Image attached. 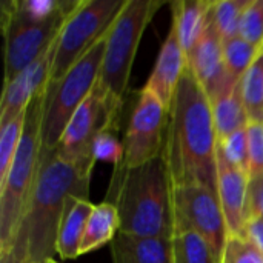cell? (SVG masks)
<instances>
[{
    "label": "cell",
    "mask_w": 263,
    "mask_h": 263,
    "mask_svg": "<svg viewBox=\"0 0 263 263\" xmlns=\"http://www.w3.org/2000/svg\"><path fill=\"white\" fill-rule=\"evenodd\" d=\"M217 145L213 105L186 66L170 108L163 149L173 188L200 185L217 194Z\"/></svg>",
    "instance_id": "6da1fadb"
},
{
    "label": "cell",
    "mask_w": 263,
    "mask_h": 263,
    "mask_svg": "<svg viewBox=\"0 0 263 263\" xmlns=\"http://www.w3.org/2000/svg\"><path fill=\"white\" fill-rule=\"evenodd\" d=\"M91 176L55 151L40 159L34 191L9 253L0 263H46L54 259L59 225L69 196L88 199Z\"/></svg>",
    "instance_id": "7a4b0ae2"
},
{
    "label": "cell",
    "mask_w": 263,
    "mask_h": 263,
    "mask_svg": "<svg viewBox=\"0 0 263 263\" xmlns=\"http://www.w3.org/2000/svg\"><path fill=\"white\" fill-rule=\"evenodd\" d=\"M108 202L120 217V233L137 237H173V183L165 154L128 170H114Z\"/></svg>",
    "instance_id": "3957f363"
},
{
    "label": "cell",
    "mask_w": 263,
    "mask_h": 263,
    "mask_svg": "<svg viewBox=\"0 0 263 263\" xmlns=\"http://www.w3.org/2000/svg\"><path fill=\"white\" fill-rule=\"evenodd\" d=\"M46 89L48 85L32 97L26 108L18 149L6 177L0 183V259L9 253L14 243L37 180Z\"/></svg>",
    "instance_id": "277c9868"
},
{
    "label": "cell",
    "mask_w": 263,
    "mask_h": 263,
    "mask_svg": "<svg viewBox=\"0 0 263 263\" xmlns=\"http://www.w3.org/2000/svg\"><path fill=\"white\" fill-rule=\"evenodd\" d=\"M163 3V0H126L106 34L97 83L106 94L125 100L139 43L148 23Z\"/></svg>",
    "instance_id": "5b68a950"
},
{
    "label": "cell",
    "mask_w": 263,
    "mask_h": 263,
    "mask_svg": "<svg viewBox=\"0 0 263 263\" xmlns=\"http://www.w3.org/2000/svg\"><path fill=\"white\" fill-rule=\"evenodd\" d=\"M106 35L97 42L66 74L46 89V102L42 122V153L40 159L52 153L69 120L99 83V76L105 55Z\"/></svg>",
    "instance_id": "8992f818"
},
{
    "label": "cell",
    "mask_w": 263,
    "mask_h": 263,
    "mask_svg": "<svg viewBox=\"0 0 263 263\" xmlns=\"http://www.w3.org/2000/svg\"><path fill=\"white\" fill-rule=\"evenodd\" d=\"M126 0H76L59 32L49 85L65 74L109 31Z\"/></svg>",
    "instance_id": "52a82bcc"
},
{
    "label": "cell",
    "mask_w": 263,
    "mask_h": 263,
    "mask_svg": "<svg viewBox=\"0 0 263 263\" xmlns=\"http://www.w3.org/2000/svg\"><path fill=\"white\" fill-rule=\"evenodd\" d=\"M123 102L106 94L99 85L79 106L69 120L57 148L54 149L63 160L77 165L91 176L96 160L92 145L97 136L111 123L120 120Z\"/></svg>",
    "instance_id": "ba28073f"
},
{
    "label": "cell",
    "mask_w": 263,
    "mask_h": 263,
    "mask_svg": "<svg viewBox=\"0 0 263 263\" xmlns=\"http://www.w3.org/2000/svg\"><path fill=\"white\" fill-rule=\"evenodd\" d=\"M74 2L42 23H29L18 18L2 5V28L5 35V83L35 62L57 39Z\"/></svg>",
    "instance_id": "9c48e42d"
},
{
    "label": "cell",
    "mask_w": 263,
    "mask_h": 263,
    "mask_svg": "<svg viewBox=\"0 0 263 263\" xmlns=\"http://www.w3.org/2000/svg\"><path fill=\"white\" fill-rule=\"evenodd\" d=\"M174 230L183 228L200 234L222 262L230 237L219 196L206 186L188 185L173 188Z\"/></svg>",
    "instance_id": "30bf717a"
},
{
    "label": "cell",
    "mask_w": 263,
    "mask_h": 263,
    "mask_svg": "<svg viewBox=\"0 0 263 263\" xmlns=\"http://www.w3.org/2000/svg\"><path fill=\"white\" fill-rule=\"evenodd\" d=\"M170 111L145 88L139 91L123 139V162L119 170L145 165L163 154Z\"/></svg>",
    "instance_id": "8fae6325"
},
{
    "label": "cell",
    "mask_w": 263,
    "mask_h": 263,
    "mask_svg": "<svg viewBox=\"0 0 263 263\" xmlns=\"http://www.w3.org/2000/svg\"><path fill=\"white\" fill-rule=\"evenodd\" d=\"M188 68L193 71L211 103L230 92L237 83V80L231 79L227 71L223 59V42L214 26L211 11L203 35L188 59Z\"/></svg>",
    "instance_id": "7c38bea8"
},
{
    "label": "cell",
    "mask_w": 263,
    "mask_h": 263,
    "mask_svg": "<svg viewBox=\"0 0 263 263\" xmlns=\"http://www.w3.org/2000/svg\"><path fill=\"white\" fill-rule=\"evenodd\" d=\"M55 45L57 39L35 62L25 68L20 74H17L11 82L5 83L0 102V126L6 125L18 114H22L28 108L32 97L49 83V76L55 55Z\"/></svg>",
    "instance_id": "4fadbf2b"
},
{
    "label": "cell",
    "mask_w": 263,
    "mask_h": 263,
    "mask_svg": "<svg viewBox=\"0 0 263 263\" xmlns=\"http://www.w3.org/2000/svg\"><path fill=\"white\" fill-rule=\"evenodd\" d=\"M248 174L231 165L217 145V196L228 233L234 237L245 236L248 220Z\"/></svg>",
    "instance_id": "5bb4252c"
},
{
    "label": "cell",
    "mask_w": 263,
    "mask_h": 263,
    "mask_svg": "<svg viewBox=\"0 0 263 263\" xmlns=\"http://www.w3.org/2000/svg\"><path fill=\"white\" fill-rule=\"evenodd\" d=\"M188 66V59L180 46L176 29L171 26L170 32L162 43L153 72L143 86L146 91L156 96V99L170 111L174 94L180 83V79Z\"/></svg>",
    "instance_id": "9a60e30c"
},
{
    "label": "cell",
    "mask_w": 263,
    "mask_h": 263,
    "mask_svg": "<svg viewBox=\"0 0 263 263\" xmlns=\"http://www.w3.org/2000/svg\"><path fill=\"white\" fill-rule=\"evenodd\" d=\"M112 263H174L173 237H137L120 233L111 242Z\"/></svg>",
    "instance_id": "2e32d148"
},
{
    "label": "cell",
    "mask_w": 263,
    "mask_h": 263,
    "mask_svg": "<svg viewBox=\"0 0 263 263\" xmlns=\"http://www.w3.org/2000/svg\"><path fill=\"white\" fill-rule=\"evenodd\" d=\"M94 205L79 196H69L59 225L55 251L63 260L77 259L80 256V243L86 230L88 219Z\"/></svg>",
    "instance_id": "e0dca14e"
},
{
    "label": "cell",
    "mask_w": 263,
    "mask_h": 263,
    "mask_svg": "<svg viewBox=\"0 0 263 263\" xmlns=\"http://www.w3.org/2000/svg\"><path fill=\"white\" fill-rule=\"evenodd\" d=\"M211 6L213 2L208 0H176L171 3V26L176 29L177 39L186 59H190L203 35Z\"/></svg>",
    "instance_id": "ac0fdd59"
},
{
    "label": "cell",
    "mask_w": 263,
    "mask_h": 263,
    "mask_svg": "<svg viewBox=\"0 0 263 263\" xmlns=\"http://www.w3.org/2000/svg\"><path fill=\"white\" fill-rule=\"evenodd\" d=\"M120 231V217L114 203L105 200L94 205L80 243V256L111 243Z\"/></svg>",
    "instance_id": "d6986e66"
},
{
    "label": "cell",
    "mask_w": 263,
    "mask_h": 263,
    "mask_svg": "<svg viewBox=\"0 0 263 263\" xmlns=\"http://www.w3.org/2000/svg\"><path fill=\"white\" fill-rule=\"evenodd\" d=\"M211 105L219 142L240 129H245L250 125V117L242 97L240 80L234 85V88L230 92H227Z\"/></svg>",
    "instance_id": "ffe728a7"
},
{
    "label": "cell",
    "mask_w": 263,
    "mask_h": 263,
    "mask_svg": "<svg viewBox=\"0 0 263 263\" xmlns=\"http://www.w3.org/2000/svg\"><path fill=\"white\" fill-rule=\"evenodd\" d=\"M174 263H219L208 242L191 230L177 228L173 234Z\"/></svg>",
    "instance_id": "44dd1931"
},
{
    "label": "cell",
    "mask_w": 263,
    "mask_h": 263,
    "mask_svg": "<svg viewBox=\"0 0 263 263\" xmlns=\"http://www.w3.org/2000/svg\"><path fill=\"white\" fill-rule=\"evenodd\" d=\"M243 103L253 123H263V49L240 79Z\"/></svg>",
    "instance_id": "7402d4cb"
},
{
    "label": "cell",
    "mask_w": 263,
    "mask_h": 263,
    "mask_svg": "<svg viewBox=\"0 0 263 263\" xmlns=\"http://www.w3.org/2000/svg\"><path fill=\"white\" fill-rule=\"evenodd\" d=\"M250 0H217L213 2L211 15L222 42L239 35L242 14Z\"/></svg>",
    "instance_id": "603a6c76"
},
{
    "label": "cell",
    "mask_w": 263,
    "mask_h": 263,
    "mask_svg": "<svg viewBox=\"0 0 263 263\" xmlns=\"http://www.w3.org/2000/svg\"><path fill=\"white\" fill-rule=\"evenodd\" d=\"M259 52L260 51L257 48H254L251 43L243 40L240 35L225 40L223 59H225L227 71L231 76V79L239 82L243 77V74L248 71V68L253 65Z\"/></svg>",
    "instance_id": "cb8c5ba5"
},
{
    "label": "cell",
    "mask_w": 263,
    "mask_h": 263,
    "mask_svg": "<svg viewBox=\"0 0 263 263\" xmlns=\"http://www.w3.org/2000/svg\"><path fill=\"white\" fill-rule=\"evenodd\" d=\"M11 12H14L18 18L29 23H42L59 14L66 2L59 0H11L3 2Z\"/></svg>",
    "instance_id": "d4e9b609"
},
{
    "label": "cell",
    "mask_w": 263,
    "mask_h": 263,
    "mask_svg": "<svg viewBox=\"0 0 263 263\" xmlns=\"http://www.w3.org/2000/svg\"><path fill=\"white\" fill-rule=\"evenodd\" d=\"M26 119V109L18 114L15 119L8 122L6 125L0 126V183L6 177L11 163L15 157V153L18 149L23 126Z\"/></svg>",
    "instance_id": "484cf974"
},
{
    "label": "cell",
    "mask_w": 263,
    "mask_h": 263,
    "mask_svg": "<svg viewBox=\"0 0 263 263\" xmlns=\"http://www.w3.org/2000/svg\"><path fill=\"white\" fill-rule=\"evenodd\" d=\"M119 131V120L111 123L108 128H105L97 139L94 140L92 145V157L96 162H105V163H112L114 170H119L123 162L125 149H123V142L119 140L117 137Z\"/></svg>",
    "instance_id": "4316f807"
},
{
    "label": "cell",
    "mask_w": 263,
    "mask_h": 263,
    "mask_svg": "<svg viewBox=\"0 0 263 263\" xmlns=\"http://www.w3.org/2000/svg\"><path fill=\"white\" fill-rule=\"evenodd\" d=\"M239 35L259 51L263 49V0H250L242 14Z\"/></svg>",
    "instance_id": "83f0119b"
},
{
    "label": "cell",
    "mask_w": 263,
    "mask_h": 263,
    "mask_svg": "<svg viewBox=\"0 0 263 263\" xmlns=\"http://www.w3.org/2000/svg\"><path fill=\"white\" fill-rule=\"evenodd\" d=\"M247 128L231 134L230 137H227L223 140H220L219 142V149L222 151V154L225 156V159L231 165L237 166L239 170H242L243 173L248 174L250 159H248V134H247Z\"/></svg>",
    "instance_id": "f1b7e54d"
},
{
    "label": "cell",
    "mask_w": 263,
    "mask_h": 263,
    "mask_svg": "<svg viewBox=\"0 0 263 263\" xmlns=\"http://www.w3.org/2000/svg\"><path fill=\"white\" fill-rule=\"evenodd\" d=\"M220 263H263V253L245 237L230 236Z\"/></svg>",
    "instance_id": "f546056e"
},
{
    "label": "cell",
    "mask_w": 263,
    "mask_h": 263,
    "mask_svg": "<svg viewBox=\"0 0 263 263\" xmlns=\"http://www.w3.org/2000/svg\"><path fill=\"white\" fill-rule=\"evenodd\" d=\"M248 134V159L250 170L248 177H262L263 176V123L250 122L247 128Z\"/></svg>",
    "instance_id": "4dcf8cb0"
},
{
    "label": "cell",
    "mask_w": 263,
    "mask_h": 263,
    "mask_svg": "<svg viewBox=\"0 0 263 263\" xmlns=\"http://www.w3.org/2000/svg\"><path fill=\"white\" fill-rule=\"evenodd\" d=\"M263 219V176L250 179L248 183V219Z\"/></svg>",
    "instance_id": "1f68e13d"
},
{
    "label": "cell",
    "mask_w": 263,
    "mask_h": 263,
    "mask_svg": "<svg viewBox=\"0 0 263 263\" xmlns=\"http://www.w3.org/2000/svg\"><path fill=\"white\" fill-rule=\"evenodd\" d=\"M243 237L263 253V219L250 217L247 220V225H245V236Z\"/></svg>",
    "instance_id": "d6a6232c"
},
{
    "label": "cell",
    "mask_w": 263,
    "mask_h": 263,
    "mask_svg": "<svg viewBox=\"0 0 263 263\" xmlns=\"http://www.w3.org/2000/svg\"><path fill=\"white\" fill-rule=\"evenodd\" d=\"M46 263H60V262H57L55 259H49V260H48V262H46Z\"/></svg>",
    "instance_id": "836d02e7"
}]
</instances>
